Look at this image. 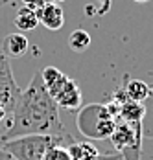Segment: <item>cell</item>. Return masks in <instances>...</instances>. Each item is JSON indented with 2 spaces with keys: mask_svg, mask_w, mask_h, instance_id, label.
<instances>
[{
  "mask_svg": "<svg viewBox=\"0 0 153 160\" xmlns=\"http://www.w3.org/2000/svg\"><path fill=\"white\" fill-rule=\"evenodd\" d=\"M15 0H0V8H4V6H8V4H13Z\"/></svg>",
  "mask_w": 153,
  "mask_h": 160,
  "instance_id": "obj_18",
  "label": "cell"
},
{
  "mask_svg": "<svg viewBox=\"0 0 153 160\" xmlns=\"http://www.w3.org/2000/svg\"><path fill=\"white\" fill-rule=\"evenodd\" d=\"M0 42H2L4 53H6L9 59H18V57H22V55L28 52V48H30V41H28V37L22 35V33H9V35H6Z\"/></svg>",
  "mask_w": 153,
  "mask_h": 160,
  "instance_id": "obj_9",
  "label": "cell"
},
{
  "mask_svg": "<svg viewBox=\"0 0 153 160\" xmlns=\"http://www.w3.org/2000/svg\"><path fill=\"white\" fill-rule=\"evenodd\" d=\"M46 0H22V4L26 6V8H30L33 11H37V9H41L43 6H45Z\"/></svg>",
  "mask_w": 153,
  "mask_h": 160,
  "instance_id": "obj_14",
  "label": "cell"
},
{
  "mask_svg": "<svg viewBox=\"0 0 153 160\" xmlns=\"http://www.w3.org/2000/svg\"><path fill=\"white\" fill-rule=\"evenodd\" d=\"M46 2H52V4H61V2H66V0H46Z\"/></svg>",
  "mask_w": 153,
  "mask_h": 160,
  "instance_id": "obj_19",
  "label": "cell"
},
{
  "mask_svg": "<svg viewBox=\"0 0 153 160\" xmlns=\"http://www.w3.org/2000/svg\"><path fill=\"white\" fill-rule=\"evenodd\" d=\"M118 103H89L77 112V131L89 140H103L113 134L116 129Z\"/></svg>",
  "mask_w": 153,
  "mask_h": 160,
  "instance_id": "obj_2",
  "label": "cell"
},
{
  "mask_svg": "<svg viewBox=\"0 0 153 160\" xmlns=\"http://www.w3.org/2000/svg\"><path fill=\"white\" fill-rule=\"evenodd\" d=\"M0 160H15V158H13L6 149H2V147H0Z\"/></svg>",
  "mask_w": 153,
  "mask_h": 160,
  "instance_id": "obj_16",
  "label": "cell"
},
{
  "mask_svg": "<svg viewBox=\"0 0 153 160\" xmlns=\"http://www.w3.org/2000/svg\"><path fill=\"white\" fill-rule=\"evenodd\" d=\"M133 2H138V4H144V2H148V0H133Z\"/></svg>",
  "mask_w": 153,
  "mask_h": 160,
  "instance_id": "obj_20",
  "label": "cell"
},
{
  "mask_svg": "<svg viewBox=\"0 0 153 160\" xmlns=\"http://www.w3.org/2000/svg\"><path fill=\"white\" fill-rule=\"evenodd\" d=\"M37 18H39V24H43L46 30H52V32L61 30L65 24V13L61 6L52 2H45V6L37 9Z\"/></svg>",
  "mask_w": 153,
  "mask_h": 160,
  "instance_id": "obj_8",
  "label": "cell"
},
{
  "mask_svg": "<svg viewBox=\"0 0 153 160\" xmlns=\"http://www.w3.org/2000/svg\"><path fill=\"white\" fill-rule=\"evenodd\" d=\"M41 78L45 83L46 92L50 98L57 103V107H63L66 111H76L79 109L83 94L79 88V83L66 74H63L59 68L55 66H46L41 70Z\"/></svg>",
  "mask_w": 153,
  "mask_h": 160,
  "instance_id": "obj_3",
  "label": "cell"
},
{
  "mask_svg": "<svg viewBox=\"0 0 153 160\" xmlns=\"http://www.w3.org/2000/svg\"><path fill=\"white\" fill-rule=\"evenodd\" d=\"M6 118H8V111L2 107V103H0V123L2 122H6Z\"/></svg>",
  "mask_w": 153,
  "mask_h": 160,
  "instance_id": "obj_17",
  "label": "cell"
},
{
  "mask_svg": "<svg viewBox=\"0 0 153 160\" xmlns=\"http://www.w3.org/2000/svg\"><path fill=\"white\" fill-rule=\"evenodd\" d=\"M113 145L118 149L122 155V160H140L142 155V140H144V131L142 122L138 123H125L116 122V129L109 136Z\"/></svg>",
  "mask_w": 153,
  "mask_h": 160,
  "instance_id": "obj_5",
  "label": "cell"
},
{
  "mask_svg": "<svg viewBox=\"0 0 153 160\" xmlns=\"http://www.w3.org/2000/svg\"><path fill=\"white\" fill-rule=\"evenodd\" d=\"M66 149H68V155L72 160H96L100 157L98 147L89 140H85V142L74 140L66 145Z\"/></svg>",
  "mask_w": 153,
  "mask_h": 160,
  "instance_id": "obj_10",
  "label": "cell"
},
{
  "mask_svg": "<svg viewBox=\"0 0 153 160\" xmlns=\"http://www.w3.org/2000/svg\"><path fill=\"white\" fill-rule=\"evenodd\" d=\"M68 144H70V140H63V138H57V136L28 134V136H18V138H13V140L2 142L0 147L6 149L15 160H43L45 153L52 145L66 147Z\"/></svg>",
  "mask_w": 153,
  "mask_h": 160,
  "instance_id": "obj_4",
  "label": "cell"
},
{
  "mask_svg": "<svg viewBox=\"0 0 153 160\" xmlns=\"http://www.w3.org/2000/svg\"><path fill=\"white\" fill-rule=\"evenodd\" d=\"M68 46L70 50H74V52H85V50L91 46V35L89 32H85V30H74V32L68 35Z\"/></svg>",
  "mask_w": 153,
  "mask_h": 160,
  "instance_id": "obj_12",
  "label": "cell"
},
{
  "mask_svg": "<svg viewBox=\"0 0 153 160\" xmlns=\"http://www.w3.org/2000/svg\"><path fill=\"white\" fill-rule=\"evenodd\" d=\"M15 28H18L20 32H31L39 26V18H37V11H33L30 8L22 6L18 8L15 13Z\"/></svg>",
  "mask_w": 153,
  "mask_h": 160,
  "instance_id": "obj_11",
  "label": "cell"
},
{
  "mask_svg": "<svg viewBox=\"0 0 153 160\" xmlns=\"http://www.w3.org/2000/svg\"><path fill=\"white\" fill-rule=\"evenodd\" d=\"M96 160H122V155L116 151V153H105V155H100Z\"/></svg>",
  "mask_w": 153,
  "mask_h": 160,
  "instance_id": "obj_15",
  "label": "cell"
},
{
  "mask_svg": "<svg viewBox=\"0 0 153 160\" xmlns=\"http://www.w3.org/2000/svg\"><path fill=\"white\" fill-rule=\"evenodd\" d=\"M151 94L150 90V85L142 79H127L125 85L118 88V92L114 94V99L116 103H122V101H137V103H142L144 99H148Z\"/></svg>",
  "mask_w": 153,
  "mask_h": 160,
  "instance_id": "obj_7",
  "label": "cell"
},
{
  "mask_svg": "<svg viewBox=\"0 0 153 160\" xmlns=\"http://www.w3.org/2000/svg\"><path fill=\"white\" fill-rule=\"evenodd\" d=\"M18 94H20V88H18L15 78H13L11 61H9V57L4 53L2 42H0V103H2V107L8 111V114L11 112Z\"/></svg>",
  "mask_w": 153,
  "mask_h": 160,
  "instance_id": "obj_6",
  "label": "cell"
},
{
  "mask_svg": "<svg viewBox=\"0 0 153 160\" xmlns=\"http://www.w3.org/2000/svg\"><path fill=\"white\" fill-rule=\"evenodd\" d=\"M43 160H72V158H70L66 147H63V145H52L45 153Z\"/></svg>",
  "mask_w": 153,
  "mask_h": 160,
  "instance_id": "obj_13",
  "label": "cell"
},
{
  "mask_svg": "<svg viewBox=\"0 0 153 160\" xmlns=\"http://www.w3.org/2000/svg\"><path fill=\"white\" fill-rule=\"evenodd\" d=\"M28 134H48L63 140H74L59 118V107L46 92L41 70L31 78L28 87L20 90L11 112L6 118V131L0 144Z\"/></svg>",
  "mask_w": 153,
  "mask_h": 160,
  "instance_id": "obj_1",
  "label": "cell"
}]
</instances>
